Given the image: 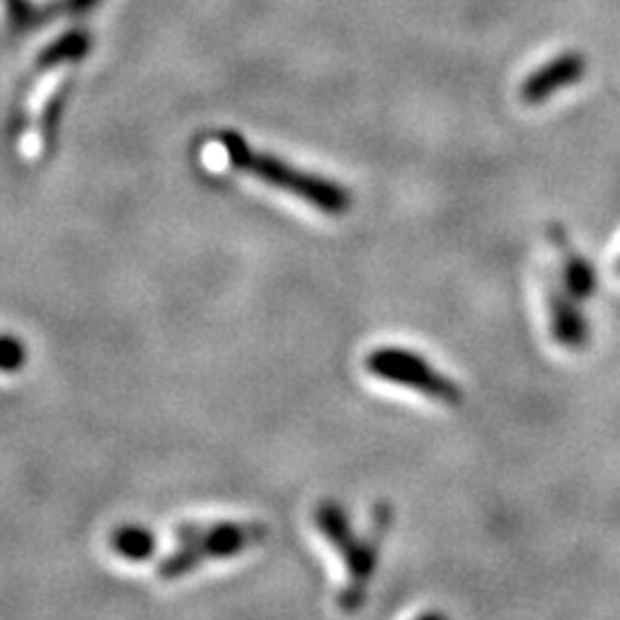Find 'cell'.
<instances>
[{"label": "cell", "mask_w": 620, "mask_h": 620, "mask_svg": "<svg viewBox=\"0 0 620 620\" xmlns=\"http://www.w3.org/2000/svg\"><path fill=\"white\" fill-rule=\"evenodd\" d=\"M202 156H205V163H213V169H230L233 174H246L256 179V182L272 186V190L306 202V205L329 215V218L349 213L352 197L342 184L329 182V179L319 174H308V171L295 169L292 163L262 153L238 133H220L210 137L202 148Z\"/></svg>", "instance_id": "cell-1"}, {"label": "cell", "mask_w": 620, "mask_h": 620, "mask_svg": "<svg viewBox=\"0 0 620 620\" xmlns=\"http://www.w3.org/2000/svg\"><path fill=\"white\" fill-rule=\"evenodd\" d=\"M89 53V37L81 32L62 34L34 62L24 91V119H21L19 148L28 161H45L55 140V117L76 68Z\"/></svg>", "instance_id": "cell-2"}, {"label": "cell", "mask_w": 620, "mask_h": 620, "mask_svg": "<svg viewBox=\"0 0 620 620\" xmlns=\"http://www.w3.org/2000/svg\"><path fill=\"white\" fill-rule=\"evenodd\" d=\"M269 530L264 523L190 525L176 532V548L158 564V579L174 582L210 561L233 559L249 548L262 546Z\"/></svg>", "instance_id": "cell-3"}, {"label": "cell", "mask_w": 620, "mask_h": 620, "mask_svg": "<svg viewBox=\"0 0 620 620\" xmlns=\"http://www.w3.org/2000/svg\"><path fill=\"white\" fill-rule=\"evenodd\" d=\"M365 370L367 375H372V378L383 380V383L411 388V391H420L432 401L445 403V406H460V403H463V388L411 349H372L370 355L365 357Z\"/></svg>", "instance_id": "cell-4"}, {"label": "cell", "mask_w": 620, "mask_h": 620, "mask_svg": "<svg viewBox=\"0 0 620 620\" xmlns=\"http://www.w3.org/2000/svg\"><path fill=\"white\" fill-rule=\"evenodd\" d=\"M388 525H391V509H388V504H378L372 515L370 532L363 538L355 532L347 543L336 548L338 556L344 561V569H347V584L338 593V608L344 612H355L363 608L367 587H370L375 569H378L380 543H383Z\"/></svg>", "instance_id": "cell-5"}, {"label": "cell", "mask_w": 620, "mask_h": 620, "mask_svg": "<svg viewBox=\"0 0 620 620\" xmlns=\"http://www.w3.org/2000/svg\"><path fill=\"white\" fill-rule=\"evenodd\" d=\"M584 73H587V60H584V55L566 53L561 57H553L551 62L525 78L520 99L525 104H540V101L553 96L556 91H564L566 85L579 81Z\"/></svg>", "instance_id": "cell-6"}, {"label": "cell", "mask_w": 620, "mask_h": 620, "mask_svg": "<svg viewBox=\"0 0 620 620\" xmlns=\"http://www.w3.org/2000/svg\"><path fill=\"white\" fill-rule=\"evenodd\" d=\"M582 300L559 287H548V323L551 336L566 349H582L589 342V323L584 319Z\"/></svg>", "instance_id": "cell-7"}, {"label": "cell", "mask_w": 620, "mask_h": 620, "mask_svg": "<svg viewBox=\"0 0 620 620\" xmlns=\"http://www.w3.org/2000/svg\"><path fill=\"white\" fill-rule=\"evenodd\" d=\"M548 238H551V243L561 254V279H564V290L569 295H574L576 300L593 298L597 290L595 266L589 264L579 251H574V246L566 238V230L561 226L548 228Z\"/></svg>", "instance_id": "cell-8"}, {"label": "cell", "mask_w": 620, "mask_h": 620, "mask_svg": "<svg viewBox=\"0 0 620 620\" xmlns=\"http://www.w3.org/2000/svg\"><path fill=\"white\" fill-rule=\"evenodd\" d=\"M114 551L127 561H146L153 553V536L142 528H122L112 538Z\"/></svg>", "instance_id": "cell-9"}, {"label": "cell", "mask_w": 620, "mask_h": 620, "mask_svg": "<svg viewBox=\"0 0 620 620\" xmlns=\"http://www.w3.org/2000/svg\"><path fill=\"white\" fill-rule=\"evenodd\" d=\"M24 365V344L13 336H0V370L13 372Z\"/></svg>", "instance_id": "cell-10"}, {"label": "cell", "mask_w": 620, "mask_h": 620, "mask_svg": "<svg viewBox=\"0 0 620 620\" xmlns=\"http://www.w3.org/2000/svg\"><path fill=\"white\" fill-rule=\"evenodd\" d=\"M414 620H447V616H443V612H437V610H429V612H422V616H416Z\"/></svg>", "instance_id": "cell-11"}, {"label": "cell", "mask_w": 620, "mask_h": 620, "mask_svg": "<svg viewBox=\"0 0 620 620\" xmlns=\"http://www.w3.org/2000/svg\"><path fill=\"white\" fill-rule=\"evenodd\" d=\"M618 274H620V262H618Z\"/></svg>", "instance_id": "cell-12"}]
</instances>
